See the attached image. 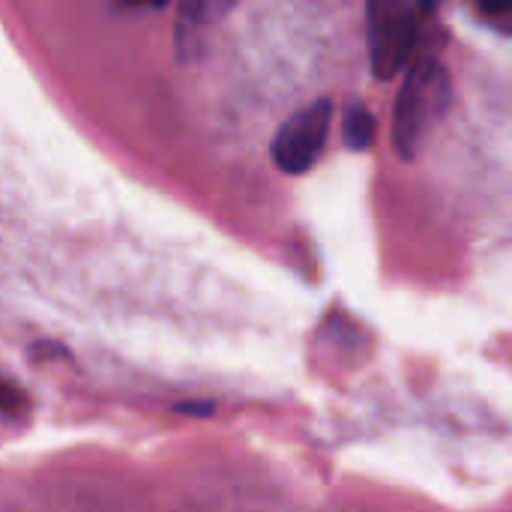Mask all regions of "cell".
I'll return each instance as SVG.
<instances>
[{
	"label": "cell",
	"instance_id": "cell-1",
	"mask_svg": "<svg viewBox=\"0 0 512 512\" xmlns=\"http://www.w3.org/2000/svg\"><path fill=\"white\" fill-rule=\"evenodd\" d=\"M450 99H453V84L444 63L435 57L414 60L399 90L396 114H393V144L405 159L417 156L429 129L447 114Z\"/></svg>",
	"mask_w": 512,
	"mask_h": 512
},
{
	"label": "cell",
	"instance_id": "cell-2",
	"mask_svg": "<svg viewBox=\"0 0 512 512\" xmlns=\"http://www.w3.org/2000/svg\"><path fill=\"white\" fill-rule=\"evenodd\" d=\"M366 24L372 72L378 81H390L408 66V57L417 42V18L402 0H369Z\"/></svg>",
	"mask_w": 512,
	"mask_h": 512
},
{
	"label": "cell",
	"instance_id": "cell-3",
	"mask_svg": "<svg viewBox=\"0 0 512 512\" xmlns=\"http://www.w3.org/2000/svg\"><path fill=\"white\" fill-rule=\"evenodd\" d=\"M330 120H333L330 99H318V102L306 105L303 111H297L294 117H288L273 138V162L285 174L309 171L327 144Z\"/></svg>",
	"mask_w": 512,
	"mask_h": 512
},
{
	"label": "cell",
	"instance_id": "cell-4",
	"mask_svg": "<svg viewBox=\"0 0 512 512\" xmlns=\"http://www.w3.org/2000/svg\"><path fill=\"white\" fill-rule=\"evenodd\" d=\"M375 132H378V123L372 117V111L366 105H351L345 111V120H342V135H345V144L351 150H366L372 147L375 141Z\"/></svg>",
	"mask_w": 512,
	"mask_h": 512
},
{
	"label": "cell",
	"instance_id": "cell-5",
	"mask_svg": "<svg viewBox=\"0 0 512 512\" xmlns=\"http://www.w3.org/2000/svg\"><path fill=\"white\" fill-rule=\"evenodd\" d=\"M234 0H186L183 3V21H180V27L183 24H207V21H213V18H219L228 6H231Z\"/></svg>",
	"mask_w": 512,
	"mask_h": 512
},
{
	"label": "cell",
	"instance_id": "cell-6",
	"mask_svg": "<svg viewBox=\"0 0 512 512\" xmlns=\"http://www.w3.org/2000/svg\"><path fill=\"white\" fill-rule=\"evenodd\" d=\"M480 6L489 9V12H507L512 6V0H480Z\"/></svg>",
	"mask_w": 512,
	"mask_h": 512
},
{
	"label": "cell",
	"instance_id": "cell-7",
	"mask_svg": "<svg viewBox=\"0 0 512 512\" xmlns=\"http://www.w3.org/2000/svg\"><path fill=\"white\" fill-rule=\"evenodd\" d=\"M417 3H420L423 9H429V12H432V9H438V6H441L444 0H417Z\"/></svg>",
	"mask_w": 512,
	"mask_h": 512
},
{
	"label": "cell",
	"instance_id": "cell-8",
	"mask_svg": "<svg viewBox=\"0 0 512 512\" xmlns=\"http://www.w3.org/2000/svg\"><path fill=\"white\" fill-rule=\"evenodd\" d=\"M129 3H141V0H129ZM144 3H153V6H162V3H168V0H144Z\"/></svg>",
	"mask_w": 512,
	"mask_h": 512
}]
</instances>
